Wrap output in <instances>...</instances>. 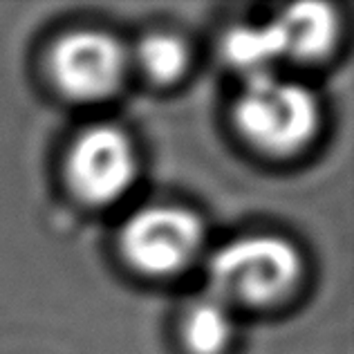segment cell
Instances as JSON below:
<instances>
[{
  "mask_svg": "<svg viewBox=\"0 0 354 354\" xmlns=\"http://www.w3.org/2000/svg\"><path fill=\"white\" fill-rule=\"evenodd\" d=\"M303 254L278 234H245L227 240L209 258L211 296L229 307H274L303 281Z\"/></svg>",
  "mask_w": 354,
  "mask_h": 354,
  "instance_id": "cell-1",
  "label": "cell"
},
{
  "mask_svg": "<svg viewBox=\"0 0 354 354\" xmlns=\"http://www.w3.org/2000/svg\"><path fill=\"white\" fill-rule=\"evenodd\" d=\"M238 133L260 153L285 157L312 142L321 128V104L312 88L276 72L249 77L234 104Z\"/></svg>",
  "mask_w": 354,
  "mask_h": 354,
  "instance_id": "cell-2",
  "label": "cell"
},
{
  "mask_svg": "<svg viewBox=\"0 0 354 354\" xmlns=\"http://www.w3.org/2000/svg\"><path fill=\"white\" fill-rule=\"evenodd\" d=\"M204 222L186 207L153 204L130 216L119 231L121 256L146 276H175L204 249Z\"/></svg>",
  "mask_w": 354,
  "mask_h": 354,
  "instance_id": "cell-3",
  "label": "cell"
},
{
  "mask_svg": "<svg viewBox=\"0 0 354 354\" xmlns=\"http://www.w3.org/2000/svg\"><path fill=\"white\" fill-rule=\"evenodd\" d=\"M139 171L142 157L135 139L113 124H97L79 133L65 157L70 189L95 207H106L128 195Z\"/></svg>",
  "mask_w": 354,
  "mask_h": 354,
  "instance_id": "cell-4",
  "label": "cell"
},
{
  "mask_svg": "<svg viewBox=\"0 0 354 354\" xmlns=\"http://www.w3.org/2000/svg\"><path fill=\"white\" fill-rule=\"evenodd\" d=\"M48 68L54 86L68 99L97 104L113 97L126 81L130 52L108 32L74 30L52 45Z\"/></svg>",
  "mask_w": 354,
  "mask_h": 354,
  "instance_id": "cell-5",
  "label": "cell"
},
{
  "mask_svg": "<svg viewBox=\"0 0 354 354\" xmlns=\"http://www.w3.org/2000/svg\"><path fill=\"white\" fill-rule=\"evenodd\" d=\"M274 23L281 32L285 59L319 61L339 39V16L332 5L298 3L285 7Z\"/></svg>",
  "mask_w": 354,
  "mask_h": 354,
  "instance_id": "cell-6",
  "label": "cell"
},
{
  "mask_svg": "<svg viewBox=\"0 0 354 354\" xmlns=\"http://www.w3.org/2000/svg\"><path fill=\"white\" fill-rule=\"evenodd\" d=\"M180 332L191 354H225L238 334L236 310L209 294L186 307Z\"/></svg>",
  "mask_w": 354,
  "mask_h": 354,
  "instance_id": "cell-7",
  "label": "cell"
},
{
  "mask_svg": "<svg viewBox=\"0 0 354 354\" xmlns=\"http://www.w3.org/2000/svg\"><path fill=\"white\" fill-rule=\"evenodd\" d=\"M222 54L231 68L245 79L276 72V63L285 59L281 32L274 21L260 25H236L222 39Z\"/></svg>",
  "mask_w": 354,
  "mask_h": 354,
  "instance_id": "cell-8",
  "label": "cell"
},
{
  "mask_svg": "<svg viewBox=\"0 0 354 354\" xmlns=\"http://www.w3.org/2000/svg\"><path fill=\"white\" fill-rule=\"evenodd\" d=\"M137 63L142 74L157 83V86H171L180 81L191 65L189 45L173 32H153L146 34L135 52H130V65Z\"/></svg>",
  "mask_w": 354,
  "mask_h": 354,
  "instance_id": "cell-9",
  "label": "cell"
}]
</instances>
